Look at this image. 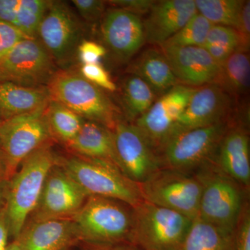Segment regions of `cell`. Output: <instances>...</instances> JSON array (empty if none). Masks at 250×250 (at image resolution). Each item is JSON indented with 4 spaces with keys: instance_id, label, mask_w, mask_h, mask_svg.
I'll return each mask as SVG.
<instances>
[{
    "instance_id": "obj_38",
    "label": "cell",
    "mask_w": 250,
    "mask_h": 250,
    "mask_svg": "<svg viewBox=\"0 0 250 250\" xmlns=\"http://www.w3.org/2000/svg\"><path fill=\"white\" fill-rule=\"evenodd\" d=\"M236 250H250V216L248 211L241 217L236 230Z\"/></svg>"
},
{
    "instance_id": "obj_1",
    "label": "cell",
    "mask_w": 250,
    "mask_h": 250,
    "mask_svg": "<svg viewBox=\"0 0 250 250\" xmlns=\"http://www.w3.org/2000/svg\"><path fill=\"white\" fill-rule=\"evenodd\" d=\"M52 142L41 146L22 161L7 181L5 211L13 241L37 206L47 174L57 162Z\"/></svg>"
},
{
    "instance_id": "obj_9",
    "label": "cell",
    "mask_w": 250,
    "mask_h": 250,
    "mask_svg": "<svg viewBox=\"0 0 250 250\" xmlns=\"http://www.w3.org/2000/svg\"><path fill=\"white\" fill-rule=\"evenodd\" d=\"M227 131L223 121L174 136L159 150L163 167L187 172L203 165L216 152Z\"/></svg>"
},
{
    "instance_id": "obj_36",
    "label": "cell",
    "mask_w": 250,
    "mask_h": 250,
    "mask_svg": "<svg viewBox=\"0 0 250 250\" xmlns=\"http://www.w3.org/2000/svg\"><path fill=\"white\" fill-rule=\"evenodd\" d=\"M241 41V50L248 52L250 39V1H245L238 27L236 29Z\"/></svg>"
},
{
    "instance_id": "obj_46",
    "label": "cell",
    "mask_w": 250,
    "mask_h": 250,
    "mask_svg": "<svg viewBox=\"0 0 250 250\" xmlns=\"http://www.w3.org/2000/svg\"></svg>"
},
{
    "instance_id": "obj_18",
    "label": "cell",
    "mask_w": 250,
    "mask_h": 250,
    "mask_svg": "<svg viewBox=\"0 0 250 250\" xmlns=\"http://www.w3.org/2000/svg\"><path fill=\"white\" fill-rule=\"evenodd\" d=\"M14 241L21 250H67L80 239L71 218L28 221Z\"/></svg>"
},
{
    "instance_id": "obj_10",
    "label": "cell",
    "mask_w": 250,
    "mask_h": 250,
    "mask_svg": "<svg viewBox=\"0 0 250 250\" xmlns=\"http://www.w3.org/2000/svg\"><path fill=\"white\" fill-rule=\"evenodd\" d=\"M54 62L38 39H23L0 62V82L23 86H46L53 77Z\"/></svg>"
},
{
    "instance_id": "obj_30",
    "label": "cell",
    "mask_w": 250,
    "mask_h": 250,
    "mask_svg": "<svg viewBox=\"0 0 250 250\" xmlns=\"http://www.w3.org/2000/svg\"><path fill=\"white\" fill-rule=\"evenodd\" d=\"M213 24L199 13H196L174 35L160 45V47H202Z\"/></svg>"
},
{
    "instance_id": "obj_29",
    "label": "cell",
    "mask_w": 250,
    "mask_h": 250,
    "mask_svg": "<svg viewBox=\"0 0 250 250\" xmlns=\"http://www.w3.org/2000/svg\"><path fill=\"white\" fill-rule=\"evenodd\" d=\"M245 1L241 0H195L197 13L213 24L236 29Z\"/></svg>"
},
{
    "instance_id": "obj_15",
    "label": "cell",
    "mask_w": 250,
    "mask_h": 250,
    "mask_svg": "<svg viewBox=\"0 0 250 250\" xmlns=\"http://www.w3.org/2000/svg\"><path fill=\"white\" fill-rule=\"evenodd\" d=\"M231 105V96L218 85L197 87L164 145L184 131L225 121Z\"/></svg>"
},
{
    "instance_id": "obj_14",
    "label": "cell",
    "mask_w": 250,
    "mask_h": 250,
    "mask_svg": "<svg viewBox=\"0 0 250 250\" xmlns=\"http://www.w3.org/2000/svg\"><path fill=\"white\" fill-rule=\"evenodd\" d=\"M195 88L181 83L174 85L136 120L134 125L157 152L187 108Z\"/></svg>"
},
{
    "instance_id": "obj_12",
    "label": "cell",
    "mask_w": 250,
    "mask_h": 250,
    "mask_svg": "<svg viewBox=\"0 0 250 250\" xmlns=\"http://www.w3.org/2000/svg\"><path fill=\"white\" fill-rule=\"evenodd\" d=\"M88 196L57 162L47 174L37 206L27 222L71 219Z\"/></svg>"
},
{
    "instance_id": "obj_21",
    "label": "cell",
    "mask_w": 250,
    "mask_h": 250,
    "mask_svg": "<svg viewBox=\"0 0 250 250\" xmlns=\"http://www.w3.org/2000/svg\"><path fill=\"white\" fill-rule=\"evenodd\" d=\"M66 147L75 155L106 161L122 171L115 148L113 131L99 123L85 121L80 132Z\"/></svg>"
},
{
    "instance_id": "obj_35",
    "label": "cell",
    "mask_w": 250,
    "mask_h": 250,
    "mask_svg": "<svg viewBox=\"0 0 250 250\" xmlns=\"http://www.w3.org/2000/svg\"><path fill=\"white\" fill-rule=\"evenodd\" d=\"M79 59L83 65L100 63V60L106 54V49L104 46L91 41L81 42L77 51Z\"/></svg>"
},
{
    "instance_id": "obj_20",
    "label": "cell",
    "mask_w": 250,
    "mask_h": 250,
    "mask_svg": "<svg viewBox=\"0 0 250 250\" xmlns=\"http://www.w3.org/2000/svg\"><path fill=\"white\" fill-rule=\"evenodd\" d=\"M217 150L219 169L236 183L249 187L250 157L248 135L240 129L227 131Z\"/></svg>"
},
{
    "instance_id": "obj_17",
    "label": "cell",
    "mask_w": 250,
    "mask_h": 250,
    "mask_svg": "<svg viewBox=\"0 0 250 250\" xmlns=\"http://www.w3.org/2000/svg\"><path fill=\"white\" fill-rule=\"evenodd\" d=\"M179 83L197 88L216 83L220 65L204 47H161Z\"/></svg>"
},
{
    "instance_id": "obj_3",
    "label": "cell",
    "mask_w": 250,
    "mask_h": 250,
    "mask_svg": "<svg viewBox=\"0 0 250 250\" xmlns=\"http://www.w3.org/2000/svg\"><path fill=\"white\" fill-rule=\"evenodd\" d=\"M57 164L89 196L113 199L132 208L144 201L139 184L110 163L74 154L58 157Z\"/></svg>"
},
{
    "instance_id": "obj_42",
    "label": "cell",
    "mask_w": 250,
    "mask_h": 250,
    "mask_svg": "<svg viewBox=\"0 0 250 250\" xmlns=\"http://www.w3.org/2000/svg\"><path fill=\"white\" fill-rule=\"evenodd\" d=\"M7 181H4V182L0 183V212L4 208L5 204H6V187H7Z\"/></svg>"
},
{
    "instance_id": "obj_22",
    "label": "cell",
    "mask_w": 250,
    "mask_h": 250,
    "mask_svg": "<svg viewBox=\"0 0 250 250\" xmlns=\"http://www.w3.org/2000/svg\"><path fill=\"white\" fill-rule=\"evenodd\" d=\"M50 100L46 86H23L11 82H0L1 121L45 109Z\"/></svg>"
},
{
    "instance_id": "obj_26",
    "label": "cell",
    "mask_w": 250,
    "mask_h": 250,
    "mask_svg": "<svg viewBox=\"0 0 250 250\" xmlns=\"http://www.w3.org/2000/svg\"><path fill=\"white\" fill-rule=\"evenodd\" d=\"M250 77L249 54L238 49L220 65V74L215 84L230 96H241L249 91Z\"/></svg>"
},
{
    "instance_id": "obj_24",
    "label": "cell",
    "mask_w": 250,
    "mask_h": 250,
    "mask_svg": "<svg viewBox=\"0 0 250 250\" xmlns=\"http://www.w3.org/2000/svg\"><path fill=\"white\" fill-rule=\"evenodd\" d=\"M51 1L0 0V21L16 28L29 39H37L39 26Z\"/></svg>"
},
{
    "instance_id": "obj_6",
    "label": "cell",
    "mask_w": 250,
    "mask_h": 250,
    "mask_svg": "<svg viewBox=\"0 0 250 250\" xmlns=\"http://www.w3.org/2000/svg\"><path fill=\"white\" fill-rule=\"evenodd\" d=\"M139 185L145 201L191 220L198 216L202 189L198 176L163 167Z\"/></svg>"
},
{
    "instance_id": "obj_41",
    "label": "cell",
    "mask_w": 250,
    "mask_h": 250,
    "mask_svg": "<svg viewBox=\"0 0 250 250\" xmlns=\"http://www.w3.org/2000/svg\"><path fill=\"white\" fill-rule=\"evenodd\" d=\"M9 174H8L7 167L5 162L4 156L0 151V183L4 181L9 180Z\"/></svg>"
},
{
    "instance_id": "obj_8",
    "label": "cell",
    "mask_w": 250,
    "mask_h": 250,
    "mask_svg": "<svg viewBox=\"0 0 250 250\" xmlns=\"http://www.w3.org/2000/svg\"><path fill=\"white\" fill-rule=\"evenodd\" d=\"M45 109L13 117L0 123V151L9 179L29 154L52 141Z\"/></svg>"
},
{
    "instance_id": "obj_37",
    "label": "cell",
    "mask_w": 250,
    "mask_h": 250,
    "mask_svg": "<svg viewBox=\"0 0 250 250\" xmlns=\"http://www.w3.org/2000/svg\"><path fill=\"white\" fill-rule=\"evenodd\" d=\"M118 9L125 10L139 16L148 14L155 1L150 0H113L108 1Z\"/></svg>"
},
{
    "instance_id": "obj_5",
    "label": "cell",
    "mask_w": 250,
    "mask_h": 250,
    "mask_svg": "<svg viewBox=\"0 0 250 250\" xmlns=\"http://www.w3.org/2000/svg\"><path fill=\"white\" fill-rule=\"evenodd\" d=\"M192 220L146 201L134 208L131 243L143 250H180Z\"/></svg>"
},
{
    "instance_id": "obj_19",
    "label": "cell",
    "mask_w": 250,
    "mask_h": 250,
    "mask_svg": "<svg viewBox=\"0 0 250 250\" xmlns=\"http://www.w3.org/2000/svg\"><path fill=\"white\" fill-rule=\"evenodd\" d=\"M197 13L194 0L155 1L143 22L146 42L161 45Z\"/></svg>"
},
{
    "instance_id": "obj_13",
    "label": "cell",
    "mask_w": 250,
    "mask_h": 250,
    "mask_svg": "<svg viewBox=\"0 0 250 250\" xmlns=\"http://www.w3.org/2000/svg\"><path fill=\"white\" fill-rule=\"evenodd\" d=\"M113 131L121 170L141 184L163 167L157 151L134 124L118 121Z\"/></svg>"
},
{
    "instance_id": "obj_11",
    "label": "cell",
    "mask_w": 250,
    "mask_h": 250,
    "mask_svg": "<svg viewBox=\"0 0 250 250\" xmlns=\"http://www.w3.org/2000/svg\"><path fill=\"white\" fill-rule=\"evenodd\" d=\"M82 28L67 4L52 1L41 21L37 39L55 63L70 62L81 43Z\"/></svg>"
},
{
    "instance_id": "obj_25",
    "label": "cell",
    "mask_w": 250,
    "mask_h": 250,
    "mask_svg": "<svg viewBox=\"0 0 250 250\" xmlns=\"http://www.w3.org/2000/svg\"><path fill=\"white\" fill-rule=\"evenodd\" d=\"M180 250H236V233L197 217L192 220Z\"/></svg>"
},
{
    "instance_id": "obj_32",
    "label": "cell",
    "mask_w": 250,
    "mask_h": 250,
    "mask_svg": "<svg viewBox=\"0 0 250 250\" xmlns=\"http://www.w3.org/2000/svg\"><path fill=\"white\" fill-rule=\"evenodd\" d=\"M80 73L85 80L89 81L99 88L110 92H115L117 89L116 83L112 81L109 74L100 62L82 65Z\"/></svg>"
},
{
    "instance_id": "obj_34",
    "label": "cell",
    "mask_w": 250,
    "mask_h": 250,
    "mask_svg": "<svg viewBox=\"0 0 250 250\" xmlns=\"http://www.w3.org/2000/svg\"><path fill=\"white\" fill-rule=\"evenodd\" d=\"M79 14L85 21L96 22L103 18L106 1L100 0H73Z\"/></svg>"
},
{
    "instance_id": "obj_40",
    "label": "cell",
    "mask_w": 250,
    "mask_h": 250,
    "mask_svg": "<svg viewBox=\"0 0 250 250\" xmlns=\"http://www.w3.org/2000/svg\"><path fill=\"white\" fill-rule=\"evenodd\" d=\"M9 237V224L4 208L0 212V250H7Z\"/></svg>"
},
{
    "instance_id": "obj_33",
    "label": "cell",
    "mask_w": 250,
    "mask_h": 250,
    "mask_svg": "<svg viewBox=\"0 0 250 250\" xmlns=\"http://www.w3.org/2000/svg\"><path fill=\"white\" fill-rule=\"evenodd\" d=\"M27 38L16 28L0 21V62L20 41Z\"/></svg>"
},
{
    "instance_id": "obj_44",
    "label": "cell",
    "mask_w": 250,
    "mask_h": 250,
    "mask_svg": "<svg viewBox=\"0 0 250 250\" xmlns=\"http://www.w3.org/2000/svg\"><path fill=\"white\" fill-rule=\"evenodd\" d=\"M1 122V117H0V123Z\"/></svg>"
},
{
    "instance_id": "obj_43",
    "label": "cell",
    "mask_w": 250,
    "mask_h": 250,
    "mask_svg": "<svg viewBox=\"0 0 250 250\" xmlns=\"http://www.w3.org/2000/svg\"><path fill=\"white\" fill-rule=\"evenodd\" d=\"M21 250L19 246L16 241H13L11 243H9L8 246L7 250Z\"/></svg>"
},
{
    "instance_id": "obj_31",
    "label": "cell",
    "mask_w": 250,
    "mask_h": 250,
    "mask_svg": "<svg viewBox=\"0 0 250 250\" xmlns=\"http://www.w3.org/2000/svg\"><path fill=\"white\" fill-rule=\"evenodd\" d=\"M218 47L235 52L241 50V41L236 29L227 26L213 24L202 47Z\"/></svg>"
},
{
    "instance_id": "obj_2",
    "label": "cell",
    "mask_w": 250,
    "mask_h": 250,
    "mask_svg": "<svg viewBox=\"0 0 250 250\" xmlns=\"http://www.w3.org/2000/svg\"><path fill=\"white\" fill-rule=\"evenodd\" d=\"M72 220L82 243H131L134 208L118 200L90 195Z\"/></svg>"
},
{
    "instance_id": "obj_16",
    "label": "cell",
    "mask_w": 250,
    "mask_h": 250,
    "mask_svg": "<svg viewBox=\"0 0 250 250\" xmlns=\"http://www.w3.org/2000/svg\"><path fill=\"white\" fill-rule=\"evenodd\" d=\"M101 32L105 45L120 62L131 60L146 42L140 16L118 8L104 13Z\"/></svg>"
},
{
    "instance_id": "obj_23",
    "label": "cell",
    "mask_w": 250,
    "mask_h": 250,
    "mask_svg": "<svg viewBox=\"0 0 250 250\" xmlns=\"http://www.w3.org/2000/svg\"><path fill=\"white\" fill-rule=\"evenodd\" d=\"M127 72L144 81L156 97L161 96L179 83L161 49L149 48L143 51L130 64Z\"/></svg>"
},
{
    "instance_id": "obj_45",
    "label": "cell",
    "mask_w": 250,
    "mask_h": 250,
    "mask_svg": "<svg viewBox=\"0 0 250 250\" xmlns=\"http://www.w3.org/2000/svg\"><path fill=\"white\" fill-rule=\"evenodd\" d=\"M0 147H1V144H0Z\"/></svg>"
},
{
    "instance_id": "obj_4",
    "label": "cell",
    "mask_w": 250,
    "mask_h": 250,
    "mask_svg": "<svg viewBox=\"0 0 250 250\" xmlns=\"http://www.w3.org/2000/svg\"><path fill=\"white\" fill-rule=\"evenodd\" d=\"M51 99L75 112L85 121L95 122L113 130L120 111L100 88L80 72L57 71L47 85Z\"/></svg>"
},
{
    "instance_id": "obj_39",
    "label": "cell",
    "mask_w": 250,
    "mask_h": 250,
    "mask_svg": "<svg viewBox=\"0 0 250 250\" xmlns=\"http://www.w3.org/2000/svg\"><path fill=\"white\" fill-rule=\"evenodd\" d=\"M82 250H143L132 243H115V244H96L83 243Z\"/></svg>"
},
{
    "instance_id": "obj_28",
    "label": "cell",
    "mask_w": 250,
    "mask_h": 250,
    "mask_svg": "<svg viewBox=\"0 0 250 250\" xmlns=\"http://www.w3.org/2000/svg\"><path fill=\"white\" fill-rule=\"evenodd\" d=\"M157 98L152 88L139 77L130 75L123 85V102L126 116L131 119L141 118L152 106Z\"/></svg>"
},
{
    "instance_id": "obj_27",
    "label": "cell",
    "mask_w": 250,
    "mask_h": 250,
    "mask_svg": "<svg viewBox=\"0 0 250 250\" xmlns=\"http://www.w3.org/2000/svg\"><path fill=\"white\" fill-rule=\"evenodd\" d=\"M52 139L66 146L80 132L85 120L62 104L51 99L45 111Z\"/></svg>"
},
{
    "instance_id": "obj_7",
    "label": "cell",
    "mask_w": 250,
    "mask_h": 250,
    "mask_svg": "<svg viewBox=\"0 0 250 250\" xmlns=\"http://www.w3.org/2000/svg\"><path fill=\"white\" fill-rule=\"evenodd\" d=\"M197 176L202 184L197 217L228 232L236 233L242 212L238 184L219 168Z\"/></svg>"
}]
</instances>
